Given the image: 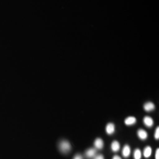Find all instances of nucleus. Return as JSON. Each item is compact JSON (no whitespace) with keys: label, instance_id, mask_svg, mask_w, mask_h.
<instances>
[{"label":"nucleus","instance_id":"f257e3e1","mask_svg":"<svg viewBox=\"0 0 159 159\" xmlns=\"http://www.w3.org/2000/svg\"><path fill=\"white\" fill-rule=\"evenodd\" d=\"M59 148L63 153H67L71 148L70 143L67 140H63L59 144Z\"/></svg>","mask_w":159,"mask_h":159},{"label":"nucleus","instance_id":"f03ea898","mask_svg":"<svg viewBox=\"0 0 159 159\" xmlns=\"http://www.w3.org/2000/svg\"><path fill=\"white\" fill-rule=\"evenodd\" d=\"M96 150L94 148H90L85 151V155L87 158L91 159L94 158L96 154Z\"/></svg>","mask_w":159,"mask_h":159},{"label":"nucleus","instance_id":"7ed1b4c3","mask_svg":"<svg viewBox=\"0 0 159 159\" xmlns=\"http://www.w3.org/2000/svg\"><path fill=\"white\" fill-rule=\"evenodd\" d=\"M143 123L148 127H151L153 125V120L151 117L146 116L143 119Z\"/></svg>","mask_w":159,"mask_h":159},{"label":"nucleus","instance_id":"20e7f679","mask_svg":"<svg viewBox=\"0 0 159 159\" xmlns=\"http://www.w3.org/2000/svg\"><path fill=\"white\" fill-rule=\"evenodd\" d=\"M137 136L141 140H144L148 138V133L144 130L140 129L137 131Z\"/></svg>","mask_w":159,"mask_h":159},{"label":"nucleus","instance_id":"39448f33","mask_svg":"<svg viewBox=\"0 0 159 159\" xmlns=\"http://www.w3.org/2000/svg\"><path fill=\"white\" fill-rule=\"evenodd\" d=\"M106 131L108 134H112L115 131V126L113 123H109L106 127Z\"/></svg>","mask_w":159,"mask_h":159},{"label":"nucleus","instance_id":"423d86ee","mask_svg":"<svg viewBox=\"0 0 159 159\" xmlns=\"http://www.w3.org/2000/svg\"><path fill=\"white\" fill-rule=\"evenodd\" d=\"M136 119L134 117L130 116L125 119V123L127 125H134L136 123Z\"/></svg>","mask_w":159,"mask_h":159},{"label":"nucleus","instance_id":"0eeeda50","mask_svg":"<svg viewBox=\"0 0 159 159\" xmlns=\"http://www.w3.org/2000/svg\"><path fill=\"white\" fill-rule=\"evenodd\" d=\"M94 146L97 149L100 150L102 149L104 146V142L102 139L100 138H97L94 141Z\"/></svg>","mask_w":159,"mask_h":159},{"label":"nucleus","instance_id":"6e6552de","mask_svg":"<svg viewBox=\"0 0 159 159\" xmlns=\"http://www.w3.org/2000/svg\"><path fill=\"white\" fill-rule=\"evenodd\" d=\"M131 149L130 146L129 145H125L122 150V154L123 156L127 158L128 157L130 154Z\"/></svg>","mask_w":159,"mask_h":159},{"label":"nucleus","instance_id":"1a4fd4ad","mask_svg":"<svg viewBox=\"0 0 159 159\" xmlns=\"http://www.w3.org/2000/svg\"><path fill=\"white\" fill-rule=\"evenodd\" d=\"M143 107L146 111L149 112V111L153 110L155 108V106L152 102H148L144 104Z\"/></svg>","mask_w":159,"mask_h":159},{"label":"nucleus","instance_id":"9d476101","mask_svg":"<svg viewBox=\"0 0 159 159\" xmlns=\"http://www.w3.org/2000/svg\"><path fill=\"white\" fill-rule=\"evenodd\" d=\"M120 148V145L119 142H118L117 141H113L111 145V148L112 150V151L114 152H117L119 150Z\"/></svg>","mask_w":159,"mask_h":159},{"label":"nucleus","instance_id":"9b49d317","mask_svg":"<svg viewBox=\"0 0 159 159\" xmlns=\"http://www.w3.org/2000/svg\"><path fill=\"white\" fill-rule=\"evenodd\" d=\"M152 152V149L151 147L150 146H147L144 149L143 155L146 158H148L151 156Z\"/></svg>","mask_w":159,"mask_h":159},{"label":"nucleus","instance_id":"f8f14e48","mask_svg":"<svg viewBox=\"0 0 159 159\" xmlns=\"http://www.w3.org/2000/svg\"><path fill=\"white\" fill-rule=\"evenodd\" d=\"M134 159H141L142 158V152L140 149L136 148L134 152Z\"/></svg>","mask_w":159,"mask_h":159},{"label":"nucleus","instance_id":"ddd939ff","mask_svg":"<svg viewBox=\"0 0 159 159\" xmlns=\"http://www.w3.org/2000/svg\"><path fill=\"white\" fill-rule=\"evenodd\" d=\"M154 137L156 140H159V127H157L155 131V133H154Z\"/></svg>","mask_w":159,"mask_h":159},{"label":"nucleus","instance_id":"4468645a","mask_svg":"<svg viewBox=\"0 0 159 159\" xmlns=\"http://www.w3.org/2000/svg\"><path fill=\"white\" fill-rule=\"evenodd\" d=\"M94 159H104V156L102 154H98V155H96L94 157Z\"/></svg>","mask_w":159,"mask_h":159},{"label":"nucleus","instance_id":"2eb2a0df","mask_svg":"<svg viewBox=\"0 0 159 159\" xmlns=\"http://www.w3.org/2000/svg\"><path fill=\"white\" fill-rule=\"evenodd\" d=\"M73 159H83V157H82L81 155H80L79 154H76V155L74 156Z\"/></svg>","mask_w":159,"mask_h":159},{"label":"nucleus","instance_id":"dca6fc26","mask_svg":"<svg viewBox=\"0 0 159 159\" xmlns=\"http://www.w3.org/2000/svg\"><path fill=\"white\" fill-rule=\"evenodd\" d=\"M155 159H159V148H157L156 152V155H155Z\"/></svg>","mask_w":159,"mask_h":159},{"label":"nucleus","instance_id":"f3484780","mask_svg":"<svg viewBox=\"0 0 159 159\" xmlns=\"http://www.w3.org/2000/svg\"><path fill=\"white\" fill-rule=\"evenodd\" d=\"M113 159H121V158L120 156H117V155H116V156H113Z\"/></svg>","mask_w":159,"mask_h":159}]
</instances>
